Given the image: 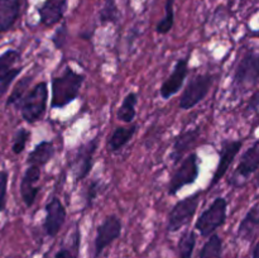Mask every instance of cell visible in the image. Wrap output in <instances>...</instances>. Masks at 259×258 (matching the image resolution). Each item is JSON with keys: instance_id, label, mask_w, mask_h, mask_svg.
I'll return each mask as SVG.
<instances>
[{"instance_id": "obj_12", "label": "cell", "mask_w": 259, "mask_h": 258, "mask_svg": "<svg viewBox=\"0 0 259 258\" xmlns=\"http://www.w3.org/2000/svg\"><path fill=\"white\" fill-rule=\"evenodd\" d=\"M189 61L190 55L176 61L174 68H172V72L163 81L161 89H159V95H161L163 100L171 99L172 96L176 95L182 89L185 80H186L187 75H189Z\"/></svg>"}, {"instance_id": "obj_33", "label": "cell", "mask_w": 259, "mask_h": 258, "mask_svg": "<svg viewBox=\"0 0 259 258\" xmlns=\"http://www.w3.org/2000/svg\"><path fill=\"white\" fill-rule=\"evenodd\" d=\"M258 109H259V96H258V90H254L253 95L250 96L249 99V104L247 106V110L249 113H258Z\"/></svg>"}, {"instance_id": "obj_28", "label": "cell", "mask_w": 259, "mask_h": 258, "mask_svg": "<svg viewBox=\"0 0 259 258\" xmlns=\"http://www.w3.org/2000/svg\"><path fill=\"white\" fill-rule=\"evenodd\" d=\"M99 19L103 24L105 23H116L119 19V10L115 0H106L104 7L99 13Z\"/></svg>"}, {"instance_id": "obj_9", "label": "cell", "mask_w": 259, "mask_h": 258, "mask_svg": "<svg viewBox=\"0 0 259 258\" xmlns=\"http://www.w3.org/2000/svg\"><path fill=\"white\" fill-rule=\"evenodd\" d=\"M99 143H100V138H99L98 134L86 143L81 144L76 151L75 157L71 162V169H72L73 179L76 182L85 180L90 174L94 164V156L98 151Z\"/></svg>"}, {"instance_id": "obj_30", "label": "cell", "mask_w": 259, "mask_h": 258, "mask_svg": "<svg viewBox=\"0 0 259 258\" xmlns=\"http://www.w3.org/2000/svg\"><path fill=\"white\" fill-rule=\"evenodd\" d=\"M67 27H66V24L63 23L61 27H58L57 29H56V32L53 33L52 38H51V40H52L53 46H55L56 50H62L63 47L66 46V42H67Z\"/></svg>"}, {"instance_id": "obj_5", "label": "cell", "mask_w": 259, "mask_h": 258, "mask_svg": "<svg viewBox=\"0 0 259 258\" xmlns=\"http://www.w3.org/2000/svg\"><path fill=\"white\" fill-rule=\"evenodd\" d=\"M215 81V75L212 73H200L194 76L186 88L184 89L181 98H180L179 106L182 110H190L195 108L199 103H201L209 94L212 83Z\"/></svg>"}, {"instance_id": "obj_23", "label": "cell", "mask_w": 259, "mask_h": 258, "mask_svg": "<svg viewBox=\"0 0 259 258\" xmlns=\"http://www.w3.org/2000/svg\"><path fill=\"white\" fill-rule=\"evenodd\" d=\"M196 245V233L195 230H187L181 235L177 244V258H191Z\"/></svg>"}, {"instance_id": "obj_4", "label": "cell", "mask_w": 259, "mask_h": 258, "mask_svg": "<svg viewBox=\"0 0 259 258\" xmlns=\"http://www.w3.org/2000/svg\"><path fill=\"white\" fill-rule=\"evenodd\" d=\"M227 209L228 200L223 196L217 197L211 202V205L205 211H202L199 219L196 220L195 230H197L200 235L204 238H207L211 234H214L227 222Z\"/></svg>"}, {"instance_id": "obj_24", "label": "cell", "mask_w": 259, "mask_h": 258, "mask_svg": "<svg viewBox=\"0 0 259 258\" xmlns=\"http://www.w3.org/2000/svg\"><path fill=\"white\" fill-rule=\"evenodd\" d=\"M32 80H33L32 76H24V77L19 78V81L17 82V85L14 86V89H13L12 93H10V95L8 96L5 105L7 106L17 105V104L20 101V99L25 95V93L28 91V89H29Z\"/></svg>"}, {"instance_id": "obj_34", "label": "cell", "mask_w": 259, "mask_h": 258, "mask_svg": "<svg viewBox=\"0 0 259 258\" xmlns=\"http://www.w3.org/2000/svg\"><path fill=\"white\" fill-rule=\"evenodd\" d=\"M53 258H75V255L72 254V252L68 248H62V249L56 253Z\"/></svg>"}, {"instance_id": "obj_21", "label": "cell", "mask_w": 259, "mask_h": 258, "mask_svg": "<svg viewBox=\"0 0 259 258\" xmlns=\"http://www.w3.org/2000/svg\"><path fill=\"white\" fill-rule=\"evenodd\" d=\"M138 104V96L136 93H128L124 98L123 103L119 106L118 111H116V119L123 123H132L137 116L136 106Z\"/></svg>"}, {"instance_id": "obj_13", "label": "cell", "mask_w": 259, "mask_h": 258, "mask_svg": "<svg viewBox=\"0 0 259 258\" xmlns=\"http://www.w3.org/2000/svg\"><path fill=\"white\" fill-rule=\"evenodd\" d=\"M67 211L58 197H52L46 204V218L43 220V230L50 238H55L65 224Z\"/></svg>"}, {"instance_id": "obj_16", "label": "cell", "mask_w": 259, "mask_h": 258, "mask_svg": "<svg viewBox=\"0 0 259 258\" xmlns=\"http://www.w3.org/2000/svg\"><path fill=\"white\" fill-rule=\"evenodd\" d=\"M68 0H45L38 8L39 22L45 27L51 28L61 22L67 10Z\"/></svg>"}, {"instance_id": "obj_26", "label": "cell", "mask_w": 259, "mask_h": 258, "mask_svg": "<svg viewBox=\"0 0 259 258\" xmlns=\"http://www.w3.org/2000/svg\"><path fill=\"white\" fill-rule=\"evenodd\" d=\"M19 58L20 53L17 50H8L0 55V81L14 68Z\"/></svg>"}, {"instance_id": "obj_31", "label": "cell", "mask_w": 259, "mask_h": 258, "mask_svg": "<svg viewBox=\"0 0 259 258\" xmlns=\"http://www.w3.org/2000/svg\"><path fill=\"white\" fill-rule=\"evenodd\" d=\"M23 66H19V67H14L2 81H0V95H4L7 93V90L9 89V86L12 85L13 81L18 77V76L22 73L23 71Z\"/></svg>"}, {"instance_id": "obj_19", "label": "cell", "mask_w": 259, "mask_h": 258, "mask_svg": "<svg viewBox=\"0 0 259 258\" xmlns=\"http://www.w3.org/2000/svg\"><path fill=\"white\" fill-rule=\"evenodd\" d=\"M56 148L53 142L51 141H42L30 151V153L27 157V163L33 164V166L45 167L51 159L55 157Z\"/></svg>"}, {"instance_id": "obj_10", "label": "cell", "mask_w": 259, "mask_h": 258, "mask_svg": "<svg viewBox=\"0 0 259 258\" xmlns=\"http://www.w3.org/2000/svg\"><path fill=\"white\" fill-rule=\"evenodd\" d=\"M123 224L120 218L111 214L104 219V222L96 229L95 242H94V257L99 258L101 253L121 234Z\"/></svg>"}, {"instance_id": "obj_15", "label": "cell", "mask_w": 259, "mask_h": 258, "mask_svg": "<svg viewBox=\"0 0 259 258\" xmlns=\"http://www.w3.org/2000/svg\"><path fill=\"white\" fill-rule=\"evenodd\" d=\"M200 134H201V128L200 126H195L192 129H187V131L181 132L175 138L172 151L169 153V159H172V162L175 164H179L182 161V158L186 156L189 149H191V147L196 143Z\"/></svg>"}, {"instance_id": "obj_14", "label": "cell", "mask_w": 259, "mask_h": 258, "mask_svg": "<svg viewBox=\"0 0 259 258\" xmlns=\"http://www.w3.org/2000/svg\"><path fill=\"white\" fill-rule=\"evenodd\" d=\"M40 172H42L40 167L28 164L20 180V196L27 207H32L34 205L37 195L40 190V187L37 186V182L40 179Z\"/></svg>"}, {"instance_id": "obj_32", "label": "cell", "mask_w": 259, "mask_h": 258, "mask_svg": "<svg viewBox=\"0 0 259 258\" xmlns=\"http://www.w3.org/2000/svg\"><path fill=\"white\" fill-rule=\"evenodd\" d=\"M8 175L7 171H0V212L7 207V190H8Z\"/></svg>"}, {"instance_id": "obj_17", "label": "cell", "mask_w": 259, "mask_h": 258, "mask_svg": "<svg viewBox=\"0 0 259 258\" xmlns=\"http://www.w3.org/2000/svg\"><path fill=\"white\" fill-rule=\"evenodd\" d=\"M259 225V204L255 201L240 222L238 228V237L244 242H250L258 230Z\"/></svg>"}, {"instance_id": "obj_3", "label": "cell", "mask_w": 259, "mask_h": 258, "mask_svg": "<svg viewBox=\"0 0 259 258\" xmlns=\"http://www.w3.org/2000/svg\"><path fill=\"white\" fill-rule=\"evenodd\" d=\"M259 81V56L255 48H249L238 62L233 76V91L243 94L255 88Z\"/></svg>"}, {"instance_id": "obj_11", "label": "cell", "mask_w": 259, "mask_h": 258, "mask_svg": "<svg viewBox=\"0 0 259 258\" xmlns=\"http://www.w3.org/2000/svg\"><path fill=\"white\" fill-rule=\"evenodd\" d=\"M243 143L244 142L242 139H234V141H229V139H225L222 142V147L219 149V163H218L217 169H215L214 175H212L211 182H210L207 190L211 189L212 186L220 182V180L227 175L228 169L232 166V163L234 162L235 157L239 154L240 149H242Z\"/></svg>"}, {"instance_id": "obj_6", "label": "cell", "mask_w": 259, "mask_h": 258, "mask_svg": "<svg viewBox=\"0 0 259 258\" xmlns=\"http://www.w3.org/2000/svg\"><path fill=\"white\" fill-rule=\"evenodd\" d=\"M199 157L196 152H192L189 156L182 158L179 167L172 174L171 180L167 185V192L169 196H175L182 187L194 184L199 177Z\"/></svg>"}, {"instance_id": "obj_20", "label": "cell", "mask_w": 259, "mask_h": 258, "mask_svg": "<svg viewBox=\"0 0 259 258\" xmlns=\"http://www.w3.org/2000/svg\"><path fill=\"white\" fill-rule=\"evenodd\" d=\"M138 131V125L137 124H131V125L126 126H118L115 128V131L111 134L110 139H109V149L110 152H119L124 146L131 142V139L133 138L134 134Z\"/></svg>"}, {"instance_id": "obj_2", "label": "cell", "mask_w": 259, "mask_h": 258, "mask_svg": "<svg viewBox=\"0 0 259 258\" xmlns=\"http://www.w3.org/2000/svg\"><path fill=\"white\" fill-rule=\"evenodd\" d=\"M47 82L40 81L25 93V95L20 99L15 108L19 109L25 123L34 124L42 120L45 116L46 110H47Z\"/></svg>"}, {"instance_id": "obj_1", "label": "cell", "mask_w": 259, "mask_h": 258, "mask_svg": "<svg viewBox=\"0 0 259 258\" xmlns=\"http://www.w3.org/2000/svg\"><path fill=\"white\" fill-rule=\"evenodd\" d=\"M86 76L73 71L70 66L63 68L62 73L53 76L51 80V108L63 109L77 99L80 89L85 81Z\"/></svg>"}, {"instance_id": "obj_7", "label": "cell", "mask_w": 259, "mask_h": 258, "mask_svg": "<svg viewBox=\"0 0 259 258\" xmlns=\"http://www.w3.org/2000/svg\"><path fill=\"white\" fill-rule=\"evenodd\" d=\"M259 168V141L255 139L252 146L242 154L238 166L234 172L228 180V185L233 189L243 187L250 177L258 171Z\"/></svg>"}, {"instance_id": "obj_18", "label": "cell", "mask_w": 259, "mask_h": 258, "mask_svg": "<svg viewBox=\"0 0 259 258\" xmlns=\"http://www.w3.org/2000/svg\"><path fill=\"white\" fill-rule=\"evenodd\" d=\"M22 0H0V33L12 29L20 13Z\"/></svg>"}, {"instance_id": "obj_27", "label": "cell", "mask_w": 259, "mask_h": 258, "mask_svg": "<svg viewBox=\"0 0 259 258\" xmlns=\"http://www.w3.org/2000/svg\"><path fill=\"white\" fill-rule=\"evenodd\" d=\"M101 190L100 180L93 179L88 182L85 190H83V210H89L93 206L94 200L98 197Z\"/></svg>"}, {"instance_id": "obj_29", "label": "cell", "mask_w": 259, "mask_h": 258, "mask_svg": "<svg viewBox=\"0 0 259 258\" xmlns=\"http://www.w3.org/2000/svg\"><path fill=\"white\" fill-rule=\"evenodd\" d=\"M30 139V132L25 128H19L15 133L14 141L12 144V151L14 154H20L27 147V143Z\"/></svg>"}, {"instance_id": "obj_22", "label": "cell", "mask_w": 259, "mask_h": 258, "mask_svg": "<svg viewBox=\"0 0 259 258\" xmlns=\"http://www.w3.org/2000/svg\"><path fill=\"white\" fill-rule=\"evenodd\" d=\"M201 248L199 258H223V240L219 234L214 233Z\"/></svg>"}, {"instance_id": "obj_25", "label": "cell", "mask_w": 259, "mask_h": 258, "mask_svg": "<svg viewBox=\"0 0 259 258\" xmlns=\"http://www.w3.org/2000/svg\"><path fill=\"white\" fill-rule=\"evenodd\" d=\"M175 0H167L164 5V17L157 23L156 32L158 34H167L172 29L175 23V12H174Z\"/></svg>"}, {"instance_id": "obj_8", "label": "cell", "mask_w": 259, "mask_h": 258, "mask_svg": "<svg viewBox=\"0 0 259 258\" xmlns=\"http://www.w3.org/2000/svg\"><path fill=\"white\" fill-rule=\"evenodd\" d=\"M200 197H201V192H195V194L186 196L185 199L180 200L174 205V207L168 212L167 232H179L182 227H185V225L191 222L200 205Z\"/></svg>"}]
</instances>
